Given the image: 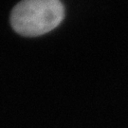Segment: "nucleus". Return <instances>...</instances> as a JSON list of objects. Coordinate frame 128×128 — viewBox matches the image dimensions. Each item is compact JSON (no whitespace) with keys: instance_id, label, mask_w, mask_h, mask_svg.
Returning a JSON list of instances; mask_svg holds the SVG:
<instances>
[{"instance_id":"1","label":"nucleus","mask_w":128,"mask_h":128,"mask_svg":"<svg viewBox=\"0 0 128 128\" xmlns=\"http://www.w3.org/2000/svg\"><path fill=\"white\" fill-rule=\"evenodd\" d=\"M64 17L60 0H22L12 10L10 24L20 35L36 37L53 30Z\"/></svg>"}]
</instances>
